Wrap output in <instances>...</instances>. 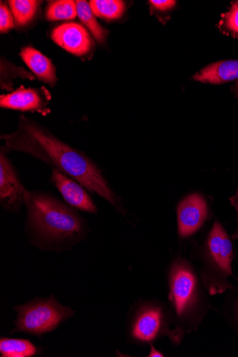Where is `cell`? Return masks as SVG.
<instances>
[{
    "instance_id": "cell-22",
    "label": "cell",
    "mask_w": 238,
    "mask_h": 357,
    "mask_svg": "<svg viewBox=\"0 0 238 357\" xmlns=\"http://www.w3.org/2000/svg\"><path fill=\"white\" fill-rule=\"evenodd\" d=\"M151 5L156 10L160 11H165L174 8L176 5V1H173V0H163V1H161V0H151L149 1Z\"/></svg>"
},
{
    "instance_id": "cell-1",
    "label": "cell",
    "mask_w": 238,
    "mask_h": 357,
    "mask_svg": "<svg viewBox=\"0 0 238 357\" xmlns=\"http://www.w3.org/2000/svg\"><path fill=\"white\" fill-rule=\"evenodd\" d=\"M0 137L5 142L2 149L6 152L24 153L40 160L126 215L119 198L95 162L84 152L60 140L42 124L20 115L16 131Z\"/></svg>"
},
{
    "instance_id": "cell-11",
    "label": "cell",
    "mask_w": 238,
    "mask_h": 357,
    "mask_svg": "<svg viewBox=\"0 0 238 357\" xmlns=\"http://www.w3.org/2000/svg\"><path fill=\"white\" fill-rule=\"evenodd\" d=\"M179 234L188 238L198 231L209 216L205 199L199 194H193L184 199L178 207Z\"/></svg>"
},
{
    "instance_id": "cell-12",
    "label": "cell",
    "mask_w": 238,
    "mask_h": 357,
    "mask_svg": "<svg viewBox=\"0 0 238 357\" xmlns=\"http://www.w3.org/2000/svg\"><path fill=\"white\" fill-rule=\"evenodd\" d=\"M20 55L40 81L52 86H55L58 81L57 69L51 59L31 47L22 49Z\"/></svg>"
},
{
    "instance_id": "cell-10",
    "label": "cell",
    "mask_w": 238,
    "mask_h": 357,
    "mask_svg": "<svg viewBox=\"0 0 238 357\" xmlns=\"http://www.w3.org/2000/svg\"><path fill=\"white\" fill-rule=\"evenodd\" d=\"M50 181L61 193L66 204L81 211L96 215L97 206L87 189L73 178L52 169Z\"/></svg>"
},
{
    "instance_id": "cell-5",
    "label": "cell",
    "mask_w": 238,
    "mask_h": 357,
    "mask_svg": "<svg viewBox=\"0 0 238 357\" xmlns=\"http://www.w3.org/2000/svg\"><path fill=\"white\" fill-rule=\"evenodd\" d=\"M174 317L169 306L156 300L139 301L129 311L126 326L128 340L137 344H151L172 335Z\"/></svg>"
},
{
    "instance_id": "cell-16",
    "label": "cell",
    "mask_w": 238,
    "mask_h": 357,
    "mask_svg": "<svg viewBox=\"0 0 238 357\" xmlns=\"http://www.w3.org/2000/svg\"><path fill=\"white\" fill-rule=\"evenodd\" d=\"M76 5L77 15L81 21L89 29L98 43H104L106 40L107 31L98 22L89 3L85 0H77Z\"/></svg>"
},
{
    "instance_id": "cell-2",
    "label": "cell",
    "mask_w": 238,
    "mask_h": 357,
    "mask_svg": "<svg viewBox=\"0 0 238 357\" xmlns=\"http://www.w3.org/2000/svg\"><path fill=\"white\" fill-rule=\"evenodd\" d=\"M26 232L30 243L43 250L63 251L84 241L87 221L77 210L42 191L26 190Z\"/></svg>"
},
{
    "instance_id": "cell-7",
    "label": "cell",
    "mask_w": 238,
    "mask_h": 357,
    "mask_svg": "<svg viewBox=\"0 0 238 357\" xmlns=\"http://www.w3.org/2000/svg\"><path fill=\"white\" fill-rule=\"evenodd\" d=\"M7 152H0V204L12 213H18L25 204L26 188Z\"/></svg>"
},
{
    "instance_id": "cell-3",
    "label": "cell",
    "mask_w": 238,
    "mask_h": 357,
    "mask_svg": "<svg viewBox=\"0 0 238 357\" xmlns=\"http://www.w3.org/2000/svg\"><path fill=\"white\" fill-rule=\"evenodd\" d=\"M168 301L174 317L169 340L175 346L196 332L211 307L209 293L198 271L186 259L178 257L167 273Z\"/></svg>"
},
{
    "instance_id": "cell-18",
    "label": "cell",
    "mask_w": 238,
    "mask_h": 357,
    "mask_svg": "<svg viewBox=\"0 0 238 357\" xmlns=\"http://www.w3.org/2000/svg\"><path fill=\"white\" fill-rule=\"evenodd\" d=\"M77 16L76 1L73 0L51 1L46 10V18L51 22L74 20Z\"/></svg>"
},
{
    "instance_id": "cell-13",
    "label": "cell",
    "mask_w": 238,
    "mask_h": 357,
    "mask_svg": "<svg viewBox=\"0 0 238 357\" xmlns=\"http://www.w3.org/2000/svg\"><path fill=\"white\" fill-rule=\"evenodd\" d=\"M238 78V61L228 60L214 63L193 77L202 83L221 84Z\"/></svg>"
},
{
    "instance_id": "cell-17",
    "label": "cell",
    "mask_w": 238,
    "mask_h": 357,
    "mask_svg": "<svg viewBox=\"0 0 238 357\" xmlns=\"http://www.w3.org/2000/svg\"><path fill=\"white\" fill-rule=\"evenodd\" d=\"M89 6L95 16L106 20L119 19L126 9L121 0H91Z\"/></svg>"
},
{
    "instance_id": "cell-19",
    "label": "cell",
    "mask_w": 238,
    "mask_h": 357,
    "mask_svg": "<svg viewBox=\"0 0 238 357\" xmlns=\"http://www.w3.org/2000/svg\"><path fill=\"white\" fill-rule=\"evenodd\" d=\"M223 308L226 321L238 335V287L228 290Z\"/></svg>"
},
{
    "instance_id": "cell-8",
    "label": "cell",
    "mask_w": 238,
    "mask_h": 357,
    "mask_svg": "<svg viewBox=\"0 0 238 357\" xmlns=\"http://www.w3.org/2000/svg\"><path fill=\"white\" fill-rule=\"evenodd\" d=\"M51 99V93L45 87L32 89L22 86L0 96V107L24 112H37L46 116L51 113L49 107Z\"/></svg>"
},
{
    "instance_id": "cell-15",
    "label": "cell",
    "mask_w": 238,
    "mask_h": 357,
    "mask_svg": "<svg viewBox=\"0 0 238 357\" xmlns=\"http://www.w3.org/2000/svg\"><path fill=\"white\" fill-rule=\"evenodd\" d=\"M43 1L37 0H10L8 1L15 26L24 27L35 19Z\"/></svg>"
},
{
    "instance_id": "cell-24",
    "label": "cell",
    "mask_w": 238,
    "mask_h": 357,
    "mask_svg": "<svg viewBox=\"0 0 238 357\" xmlns=\"http://www.w3.org/2000/svg\"><path fill=\"white\" fill-rule=\"evenodd\" d=\"M151 347V351L148 356L149 357H163L165 356L161 352H160L158 350H157L153 344H150Z\"/></svg>"
},
{
    "instance_id": "cell-9",
    "label": "cell",
    "mask_w": 238,
    "mask_h": 357,
    "mask_svg": "<svg viewBox=\"0 0 238 357\" xmlns=\"http://www.w3.org/2000/svg\"><path fill=\"white\" fill-rule=\"evenodd\" d=\"M51 38L57 45L76 56L87 55L95 47L89 31L75 22H67L55 27Z\"/></svg>"
},
{
    "instance_id": "cell-6",
    "label": "cell",
    "mask_w": 238,
    "mask_h": 357,
    "mask_svg": "<svg viewBox=\"0 0 238 357\" xmlns=\"http://www.w3.org/2000/svg\"><path fill=\"white\" fill-rule=\"evenodd\" d=\"M17 318L14 333H24L41 336L56 330L75 312L70 307L60 304L52 296L47 298H36L15 307Z\"/></svg>"
},
{
    "instance_id": "cell-20",
    "label": "cell",
    "mask_w": 238,
    "mask_h": 357,
    "mask_svg": "<svg viewBox=\"0 0 238 357\" xmlns=\"http://www.w3.org/2000/svg\"><path fill=\"white\" fill-rule=\"evenodd\" d=\"M222 25L232 36L238 37V1L233 3L230 11L223 15Z\"/></svg>"
},
{
    "instance_id": "cell-14",
    "label": "cell",
    "mask_w": 238,
    "mask_h": 357,
    "mask_svg": "<svg viewBox=\"0 0 238 357\" xmlns=\"http://www.w3.org/2000/svg\"><path fill=\"white\" fill-rule=\"evenodd\" d=\"M40 349L27 340L2 337L0 355L2 357H31L38 355Z\"/></svg>"
},
{
    "instance_id": "cell-21",
    "label": "cell",
    "mask_w": 238,
    "mask_h": 357,
    "mask_svg": "<svg viewBox=\"0 0 238 357\" xmlns=\"http://www.w3.org/2000/svg\"><path fill=\"white\" fill-rule=\"evenodd\" d=\"M15 23L13 15L8 5L3 1L0 3V32L6 33L15 27Z\"/></svg>"
},
{
    "instance_id": "cell-4",
    "label": "cell",
    "mask_w": 238,
    "mask_h": 357,
    "mask_svg": "<svg viewBox=\"0 0 238 357\" xmlns=\"http://www.w3.org/2000/svg\"><path fill=\"white\" fill-rule=\"evenodd\" d=\"M233 259L234 250L229 236L223 225L215 222L202 245L198 271L209 296L221 295L233 287L229 280L234 277Z\"/></svg>"
},
{
    "instance_id": "cell-23",
    "label": "cell",
    "mask_w": 238,
    "mask_h": 357,
    "mask_svg": "<svg viewBox=\"0 0 238 357\" xmlns=\"http://www.w3.org/2000/svg\"><path fill=\"white\" fill-rule=\"evenodd\" d=\"M230 201L231 205L232 206H234V208L237 211V222H238V189H237V191L236 194L235 195V196L230 199ZM232 238L234 240L238 239V225H237V228L235 232L234 233V234L232 235Z\"/></svg>"
}]
</instances>
